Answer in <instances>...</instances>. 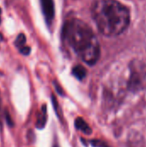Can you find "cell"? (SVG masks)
I'll return each mask as SVG.
<instances>
[{"label":"cell","instance_id":"7","mask_svg":"<svg viewBox=\"0 0 146 147\" xmlns=\"http://www.w3.org/2000/svg\"><path fill=\"white\" fill-rule=\"evenodd\" d=\"M72 75L78 80H83L87 75V71L82 65H76L72 69Z\"/></svg>","mask_w":146,"mask_h":147},{"label":"cell","instance_id":"2","mask_svg":"<svg viewBox=\"0 0 146 147\" xmlns=\"http://www.w3.org/2000/svg\"><path fill=\"white\" fill-rule=\"evenodd\" d=\"M91 14L99 31L105 36L114 37L123 33L130 23V11L116 0H97Z\"/></svg>","mask_w":146,"mask_h":147},{"label":"cell","instance_id":"11","mask_svg":"<svg viewBox=\"0 0 146 147\" xmlns=\"http://www.w3.org/2000/svg\"><path fill=\"white\" fill-rule=\"evenodd\" d=\"M19 52H20L22 54H23V55H28V54L30 53V52H31V49H30L29 47L24 46V47H21V48L19 49Z\"/></svg>","mask_w":146,"mask_h":147},{"label":"cell","instance_id":"1","mask_svg":"<svg viewBox=\"0 0 146 147\" xmlns=\"http://www.w3.org/2000/svg\"><path fill=\"white\" fill-rule=\"evenodd\" d=\"M64 40L89 65H94L101 55L99 41L91 28L82 20L72 18L67 20L63 27Z\"/></svg>","mask_w":146,"mask_h":147},{"label":"cell","instance_id":"3","mask_svg":"<svg viewBox=\"0 0 146 147\" xmlns=\"http://www.w3.org/2000/svg\"><path fill=\"white\" fill-rule=\"evenodd\" d=\"M146 86V66L139 62L131 64V73L127 83V88L132 92H138Z\"/></svg>","mask_w":146,"mask_h":147},{"label":"cell","instance_id":"8","mask_svg":"<svg viewBox=\"0 0 146 147\" xmlns=\"http://www.w3.org/2000/svg\"><path fill=\"white\" fill-rule=\"evenodd\" d=\"M25 43H26V36L24 34L21 33L20 34H18V36L16 37L15 40V45L17 48H21L22 47L25 46Z\"/></svg>","mask_w":146,"mask_h":147},{"label":"cell","instance_id":"9","mask_svg":"<svg viewBox=\"0 0 146 147\" xmlns=\"http://www.w3.org/2000/svg\"><path fill=\"white\" fill-rule=\"evenodd\" d=\"M90 144L94 147H109V146L101 140H91Z\"/></svg>","mask_w":146,"mask_h":147},{"label":"cell","instance_id":"5","mask_svg":"<svg viewBox=\"0 0 146 147\" xmlns=\"http://www.w3.org/2000/svg\"><path fill=\"white\" fill-rule=\"evenodd\" d=\"M75 127L77 130L81 131L84 134L89 135L92 134V129L88 125V123L81 117H78L75 120Z\"/></svg>","mask_w":146,"mask_h":147},{"label":"cell","instance_id":"10","mask_svg":"<svg viewBox=\"0 0 146 147\" xmlns=\"http://www.w3.org/2000/svg\"><path fill=\"white\" fill-rule=\"evenodd\" d=\"M4 119H5L6 123L8 124V126H9V127H14V122H13V121H12V119H11V117H10V115H9V111H8L7 109H5V113H4Z\"/></svg>","mask_w":146,"mask_h":147},{"label":"cell","instance_id":"13","mask_svg":"<svg viewBox=\"0 0 146 147\" xmlns=\"http://www.w3.org/2000/svg\"><path fill=\"white\" fill-rule=\"evenodd\" d=\"M1 14H2V9L0 8V16H1Z\"/></svg>","mask_w":146,"mask_h":147},{"label":"cell","instance_id":"4","mask_svg":"<svg viewBox=\"0 0 146 147\" xmlns=\"http://www.w3.org/2000/svg\"><path fill=\"white\" fill-rule=\"evenodd\" d=\"M40 4H41V9L47 24L50 25L54 18V13H55L53 0H40Z\"/></svg>","mask_w":146,"mask_h":147},{"label":"cell","instance_id":"14","mask_svg":"<svg viewBox=\"0 0 146 147\" xmlns=\"http://www.w3.org/2000/svg\"><path fill=\"white\" fill-rule=\"evenodd\" d=\"M0 109H1V97H0Z\"/></svg>","mask_w":146,"mask_h":147},{"label":"cell","instance_id":"12","mask_svg":"<svg viewBox=\"0 0 146 147\" xmlns=\"http://www.w3.org/2000/svg\"><path fill=\"white\" fill-rule=\"evenodd\" d=\"M53 84H54V86H55V89H56L57 92L59 94H60V95H63V90L61 89V87L59 86V84H58V83H56L55 81L53 82Z\"/></svg>","mask_w":146,"mask_h":147},{"label":"cell","instance_id":"6","mask_svg":"<svg viewBox=\"0 0 146 147\" xmlns=\"http://www.w3.org/2000/svg\"><path fill=\"white\" fill-rule=\"evenodd\" d=\"M46 119H47V115H46V106L43 105L41 108V111L37 117V121H36V127L38 129H42L45 127L46 123Z\"/></svg>","mask_w":146,"mask_h":147},{"label":"cell","instance_id":"15","mask_svg":"<svg viewBox=\"0 0 146 147\" xmlns=\"http://www.w3.org/2000/svg\"><path fill=\"white\" fill-rule=\"evenodd\" d=\"M0 24H1V16H0Z\"/></svg>","mask_w":146,"mask_h":147},{"label":"cell","instance_id":"16","mask_svg":"<svg viewBox=\"0 0 146 147\" xmlns=\"http://www.w3.org/2000/svg\"><path fill=\"white\" fill-rule=\"evenodd\" d=\"M53 147H59V146H54Z\"/></svg>","mask_w":146,"mask_h":147}]
</instances>
